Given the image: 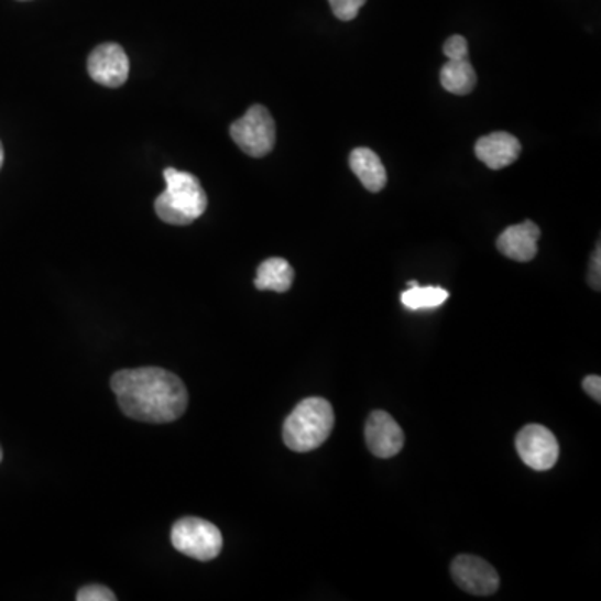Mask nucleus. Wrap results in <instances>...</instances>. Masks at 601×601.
I'll return each mask as SVG.
<instances>
[{"label": "nucleus", "mask_w": 601, "mask_h": 601, "mask_svg": "<svg viewBox=\"0 0 601 601\" xmlns=\"http://www.w3.org/2000/svg\"><path fill=\"white\" fill-rule=\"evenodd\" d=\"M111 387L121 412L142 423H171L186 412L189 394L181 378L163 368L144 367L118 371Z\"/></svg>", "instance_id": "nucleus-1"}, {"label": "nucleus", "mask_w": 601, "mask_h": 601, "mask_svg": "<svg viewBox=\"0 0 601 601\" xmlns=\"http://www.w3.org/2000/svg\"><path fill=\"white\" fill-rule=\"evenodd\" d=\"M539 236L542 231L538 226L533 221H525L522 225L510 226L501 232L496 248L509 260L529 263L538 253Z\"/></svg>", "instance_id": "nucleus-10"}, {"label": "nucleus", "mask_w": 601, "mask_h": 601, "mask_svg": "<svg viewBox=\"0 0 601 601\" xmlns=\"http://www.w3.org/2000/svg\"><path fill=\"white\" fill-rule=\"evenodd\" d=\"M164 181L166 190L157 197L154 205L161 221L173 226H187L205 215L208 196L196 176L170 167L164 171Z\"/></svg>", "instance_id": "nucleus-3"}, {"label": "nucleus", "mask_w": 601, "mask_h": 601, "mask_svg": "<svg viewBox=\"0 0 601 601\" xmlns=\"http://www.w3.org/2000/svg\"><path fill=\"white\" fill-rule=\"evenodd\" d=\"M4 460V451H2V446H0V463Z\"/></svg>", "instance_id": "nucleus-22"}, {"label": "nucleus", "mask_w": 601, "mask_h": 601, "mask_svg": "<svg viewBox=\"0 0 601 601\" xmlns=\"http://www.w3.org/2000/svg\"><path fill=\"white\" fill-rule=\"evenodd\" d=\"M77 601H116V594L102 584H89L77 593Z\"/></svg>", "instance_id": "nucleus-17"}, {"label": "nucleus", "mask_w": 601, "mask_h": 601, "mask_svg": "<svg viewBox=\"0 0 601 601\" xmlns=\"http://www.w3.org/2000/svg\"><path fill=\"white\" fill-rule=\"evenodd\" d=\"M2 164H4V147H2V142H0V170H2Z\"/></svg>", "instance_id": "nucleus-21"}, {"label": "nucleus", "mask_w": 601, "mask_h": 601, "mask_svg": "<svg viewBox=\"0 0 601 601\" xmlns=\"http://www.w3.org/2000/svg\"><path fill=\"white\" fill-rule=\"evenodd\" d=\"M367 4V0H329L332 12L339 21H353L358 18V12L363 6Z\"/></svg>", "instance_id": "nucleus-16"}, {"label": "nucleus", "mask_w": 601, "mask_h": 601, "mask_svg": "<svg viewBox=\"0 0 601 601\" xmlns=\"http://www.w3.org/2000/svg\"><path fill=\"white\" fill-rule=\"evenodd\" d=\"M364 438H367L368 448L374 457L387 458L396 457L403 446H405V433L401 426L394 422L393 416L386 412H373L368 418L367 428H364Z\"/></svg>", "instance_id": "nucleus-9"}, {"label": "nucleus", "mask_w": 601, "mask_h": 601, "mask_svg": "<svg viewBox=\"0 0 601 601\" xmlns=\"http://www.w3.org/2000/svg\"><path fill=\"white\" fill-rule=\"evenodd\" d=\"M442 53L448 59H455V57H470V51H468V41L463 35H451L448 41L442 45Z\"/></svg>", "instance_id": "nucleus-18"}, {"label": "nucleus", "mask_w": 601, "mask_h": 601, "mask_svg": "<svg viewBox=\"0 0 601 601\" xmlns=\"http://www.w3.org/2000/svg\"><path fill=\"white\" fill-rule=\"evenodd\" d=\"M474 153L490 170L500 171L515 163L522 154V144L509 132H493L478 139Z\"/></svg>", "instance_id": "nucleus-11"}, {"label": "nucleus", "mask_w": 601, "mask_h": 601, "mask_svg": "<svg viewBox=\"0 0 601 601\" xmlns=\"http://www.w3.org/2000/svg\"><path fill=\"white\" fill-rule=\"evenodd\" d=\"M171 542L179 554L199 561L215 560L222 549V535L218 526L194 516L179 520L173 526Z\"/></svg>", "instance_id": "nucleus-4"}, {"label": "nucleus", "mask_w": 601, "mask_h": 601, "mask_svg": "<svg viewBox=\"0 0 601 601\" xmlns=\"http://www.w3.org/2000/svg\"><path fill=\"white\" fill-rule=\"evenodd\" d=\"M229 132L242 153L251 157L267 156L276 144V124L264 106L249 108L241 119L232 122Z\"/></svg>", "instance_id": "nucleus-5"}, {"label": "nucleus", "mask_w": 601, "mask_h": 601, "mask_svg": "<svg viewBox=\"0 0 601 601\" xmlns=\"http://www.w3.org/2000/svg\"><path fill=\"white\" fill-rule=\"evenodd\" d=\"M87 70L100 86L121 87L129 77V59L124 48L116 42L97 45L87 61Z\"/></svg>", "instance_id": "nucleus-8"}, {"label": "nucleus", "mask_w": 601, "mask_h": 601, "mask_svg": "<svg viewBox=\"0 0 601 601\" xmlns=\"http://www.w3.org/2000/svg\"><path fill=\"white\" fill-rule=\"evenodd\" d=\"M600 264H601V249L600 245H597V249H594L593 256H591V263H590V276H588V281H590L591 289L600 291Z\"/></svg>", "instance_id": "nucleus-19"}, {"label": "nucleus", "mask_w": 601, "mask_h": 601, "mask_svg": "<svg viewBox=\"0 0 601 601\" xmlns=\"http://www.w3.org/2000/svg\"><path fill=\"white\" fill-rule=\"evenodd\" d=\"M451 577L461 590L477 597H490L500 588L496 570L473 555H460L455 558L451 564Z\"/></svg>", "instance_id": "nucleus-7"}, {"label": "nucleus", "mask_w": 601, "mask_h": 601, "mask_svg": "<svg viewBox=\"0 0 601 601\" xmlns=\"http://www.w3.org/2000/svg\"><path fill=\"white\" fill-rule=\"evenodd\" d=\"M335 428V412L325 397H306L283 426V441L291 451L308 454L319 448Z\"/></svg>", "instance_id": "nucleus-2"}, {"label": "nucleus", "mask_w": 601, "mask_h": 601, "mask_svg": "<svg viewBox=\"0 0 601 601\" xmlns=\"http://www.w3.org/2000/svg\"><path fill=\"white\" fill-rule=\"evenodd\" d=\"M449 293L439 286H416L409 287L405 293L401 294V303L405 305V308L412 309V312H419V309H433L438 308L448 299Z\"/></svg>", "instance_id": "nucleus-15"}, {"label": "nucleus", "mask_w": 601, "mask_h": 601, "mask_svg": "<svg viewBox=\"0 0 601 601\" xmlns=\"http://www.w3.org/2000/svg\"><path fill=\"white\" fill-rule=\"evenodd\" d=\"M583 390L590 394L591 400L600 403L601 401V378L600 376H587L583 380Z\"/></svg>", "instance_id": "nucleus-20"}, {"label": "nucleus", "mask_w": 601, "mask_h": 601, "mask_svg": "<svg viewBox=\"0 0 601 601\" xmlns=\"http://www.w3.org/2000/svg\"><path fill=\"white\" fill-rule=\"evenodd\" d=\"M294 281V270L283 258H270L258 267L254 286L260 291H274V293H286L291 289Z\"/></svg>", "instance_id": "nucleus-14"}, {"label": "nucleus", "mask_w": 601, "mask_h": 601, "mask_svg": "<svg viewBox=\"0 0 601 601\" xmlns=\"http://www.w3.org/2000/svg\"><path fill=\"white\" fill-rule=\"evenodd\" d=\"M349 167L370 193H380L386 186V170L371 149H354L353 153L349 154Z\"/></svg>", "instance_id": "nucleus-12"}, {"label": "nucleus", "mask_w": 601, "mask_h": 601, "mask_svg": "<svg viewBox=\"0 0 601 601\" xmlns=\"http://www.w3.org/2000/svg\"><path fill=\"white\" fill-rule=\"evenodd\" d=\"M516 451L526 467L548 471L557 465L560 446L554 433L542 425H528L516 436Z\"/></svg>", "instance_id": "nucleus-6"}, {"label": "nucleus", "mask_w": 601, "mask_h": 601, "mask_svg": "<svg viewBox=\"0 0 601 601\" xmlns=\"http://www.w3.org/2000/svg\"><path fill=\"white\" fill-rule=\"evenodd\" d=\"M442 89L455 96H467L477 86V73L471 66L470 57H455L441 67L439 73Z\"/></svg>", "instance_id": "nucleus-13"}]
</instances>
